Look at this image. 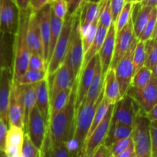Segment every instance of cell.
<instances>
[{
  "mask_svg": "<svg viewBox=\"0 0 157 157\" xmlns=\"http://www.w3.org/2000/svg\"><path fill=\"white\" fill-rule=\"evenodd\" d=\"M98 17H97V18L94 20L92 24L90 25L89 29H87L86 33L81 37V38H82V45H83V50H84V53L87 52L88 48L90 47L91 43L93 42L94 39L95 38V35H96L97 31H98Z\"/></svg>",
  "mask_w": 157,
  "mask_h": 157,
  "instance_id": "obj_41",
  "label": "cell"
},
{
  "mask_svg": "<svg viewBox=\"0 0 157 157\" xmlns=\"http://www.w3.org/2000/svg\"><path fill=\"white\" fill-rule=\"evenodd\" d=\"M28 69L47 71V64L45 60L42 56L38 54L32 53L29 58Z\"/></svg>",
  "mask_w": 157,
  "mask_h": 157,
  "instance_id": "obj_43",
  "label": "cell"
},
{
  "mask_svg": "<svg viewBox=\"0 0 157 157\" xmlns=\"http://www.w3.org/2000/svg\"><path fill=\"white\" fill-rule=\"evenodd\" d=\"M153 7L144 6L140 2L133 3L131 19L135 37L138 39L150 18Z\"/></svg>",
  "mask_w": 157,
  "mask_h": 157,
  "instance_id": "obj_22",
  "label": "cell"
},
{
  "mask_svg": "<svg viewBox=\"0 0 157 157\" xmlns=\"http://www.w3.org/2000/svg\"><path fill=\"white\" fill-rule=\"evenodd\" d=\"M9 67L6 64V45H5V34L0 32V71L3 67Z\"/></svg>",
  "mask_w": 157,
  "mask_h": 157,
  "instance_id": "obj_49",
  "label": "cell"
},
{
  "mask_svg": "<svg viewBox=\"0 0 157 157\" xmlns=\"http://www.w3.org/2000/svg\"><path fill=\"white\" fill-rule=\"evenodd\" d=\"M30 9L26 11H20L18 28L15 36L13 53V68L12 76L13 79H18L21 77L29 67V58L31 56L30 49L26 38V30Z\"/></svg>",
  "mask_w": 157,
  "mask_h": 157,
  "instance_id": "obj_3",
  "label": "cell"
},
{
  "mask_svg": "<svg viewBox=\"0 0 157 157\" xmlns=\"http://www.w3.org/2000/svg\"><path fill=\"white\" fill-rule=\"evenodd\" d=\"M0 157H9L6 153L5 150H0Z\"/></svg>",
  "mask_w": 157,
  "mask_h": 157,
  "instance_id": "obj_57",
  "label": "cell"
},
{
  "mask_svg": "<svg viewBox=\"0 0 157 157\" xmlns=\"http://www.w3.org/2000/svg\"><path fill=\"white\" fill-rule=\"evenodd\" d=\"M8 118L9 126L24 128V112H23L21 85L12 79L10 98L8 107Z\"/></svg>",
  "mask_w": 157,
  "mask_h": 157,
  "instance_id": "obj_14",
  "label": "cell"
},
{
  "mask_svg": "<svg viewBox=\"0 0 157 157\" xmlns=\"http://www.w3.org/2000/svg\"><path fill=\"white\" fill-rule=\"evenodd\" d=\"M132 137L136 157H151L150 121L140 110L138 111L135 117Z\"/></svg>",
  "mask_w": 157,
  "mask_h": 157,
  "instance_id": "obj_5",
  "label": "cell"
},
{
  "mask_svg": "<svg viewBox=\"0 0 157 157\" xmlns=\"http://www.w3.org/2000/svg\"><path fill=\"white\" fill-rule=\"evenodd\" d=\"M110 104L106 101L105 98H103L102 101L100 102V104H98V107H97L96 110H95L94 115L93 117V121H92L91 123V126H90V129H89L88 133H87V136L86 140L88 138V136H90V134L92 133V132L96 129V127L99 125L100 123L103 121V119L105 117L106 113H107V110L109 108V106ZM86 141V140H85Z\"/></svg>",
  "mask_w": 157,
  "mask_h": 157,
  "instance_id": "obj_38",
  "label": "cell"
},
{
  "mask_svg": "<svg viewBox=\"0 0 157 157\" xmlns=\"http://www.w3.org/2000/svg\"><path fill=\"white\" fill-rule=\"evenodd\" d=\"M156 78L157 76L153 75L150 82L142 88L130 86L126 94L136 102L144 113L150 111L157 105Z\"/></svg>",
  "mask_w": 157,
  "mask_h": 157,
  "instance_id": "obj_7",
  "label": "cell"
},
{
  "mask_svg": "<svg viewBox=\"0 0 157 157\" xmlns=\"http://www.w3.org/2000/svg\"><path fill=\"white\" fill-rule=\"evenodd\" d=\"M140 1H141V0H140Z\"/></svg>",
  "mask_w": 157,
  "mask_h": 157,
  "instance_id": "obj_64",
  "label": "cell"
},
{
  "mask_svg": "<svg viewBox=\"0 0 157 157\" xmlns=\"http://www.w3.org/2000/svg\"><path fill=\"white\" fill-rule=\"evenodd\" d=\"M146 62V48L145 42L138 40L135 46L134 52L133 57V75L145 65Z\"/></svg>",
  "mask_w": 157,
  "mask_h": 157,
  "instance_id": "obj_39",
  "label": "cell"
},
{
  "mask_svg": "<svg viewBox=\"0 0 157 157\" xmlns=\"http://www.w3.org/2000/svg\"><path fill=\"white\" fill-rule=\"evenodd\" d=\"M13 79L12 70L9 67H3L0 71V117L9 127L8 107L10 98L11 87Z\"/></svg>",
  "mask_w": 157,
  "mask_h": 157,
  "instance_id": "obj_16",
  "label": "cell"
},
{
  "mask_svg": "<svg viewBox=\"0 0 157 157\" xmlns=\"http://www.w3.org/2000/svg\"><path fill=\"white\" fill-rule=\"evenodd\" d=\"M21 155L22 157H41L40 150L33 145L26 133H25Z\"/></svg>",
  "mask_w": 157,
  "mask_h": 157,
  "instance_id": "obj_42",
  "label": "cell"
},
{
  "mask_svg": "<svg viewBox=\"0 0 157 157\" xmlns=\"http://www.w3.org/2000/svg\"><path fill=\"white\" fill-rule=\"evenodd\" d=\"M26 38L31 52L38 54L44 58V48L36 12H33L31 10L28 19Z\"/></svg>",
  "mask_w": 157,
  "mask_h": 157,
  "instance_id": "obj_17",
  "label": "cell"
},
{
  "mask_svg": "<svg viewBox=\"0 0 157 157\" xmlns=\"http://www.w3.org/2000/svg\"><path fill=\"white\" fill-rule=\"evenodd\" d=\"M116 29H115L114 23H112L109 27L107 35L104 39L101 50L98 53L100 63H101V70L103 75H105L110 67L112 58H113V52H114L115 38H116Z\"/></svg>",
  "mask_w": 157,
  "mask_h": 157,
  "instance_id": "obj_19",
  "label": "cell"
},
{
  "mask_svg": "<svg viewBox=\"0 0 157 157\" xmlns=\"http://www.w3.org/2000/svg\"><path fill=\"white\" fill-rule=\"evenodd\" d=\"M19 15L20 11L13 0H1L0 32L14 36L18 30Z\"/></svg>",
  "mask_w": 157,
  "mask_h": 157,
  "instance_id": "obj_12",
  "label": "cell"
},
{
  "mask_svg": "<svg viewBox=\"0 0 157 157\" xmlns=\"http://www.w3.org/2000/svg\"><path fill=\"white\" fill-rule=\"evenodd\" d=\"M80 9L75 14L74 16L73 26L69 41L68 50L67 55L68 56L70 63L71 64L74 71V75L76 79L79 75L82 67L83 58H84V50L82 45V38L80 32L79 15Z\"/></svg>",
  "mask_w": 157,
  "mask_h": 157,
  "instance_id": "obj_6",
  "label": "cell"
},
{
  "mask_svg": "<svg viewBox=\"0 0 157 157\" xmlns=\"http://www.w3.org/2000/svg\"><path fill=\"white\" fill-rule=\"evenodd\" d=\"M51 12H52L51 4L46 5L45 6L41 8L40 10L36 12L41 39H42L43 48H44V57L46 64H47L48 52L49 41H50Z\"/></svg>",
  "mask_w": 157,
  "mask_h": 157,
  "instance_id": "obj_21",
  "label": "cell"
},
{
  "mask_svg": "<svg viewBox=\"0 0 157 157\" xmlns=\"http://www.w3.org/2000/svg\"><path fill=\"white\" fill-rule=\"evenodd\" d=\"M110 8H111L113 22L116 21L117 15L121 12V9L125 4V0H110Z\"/></svg>",
  "mask_w": 157,
  "mask_h": 157,
  "instance_id": "obj_48",
  "label": "cell"
},
{
  "mask_svg": "<svg viewBox=\"0 0 157 157\" xmlns=\"http://www.w3.org/2000/svg\"><path fill=\"white\" fill-rule=\"evenodd\" d=\"M69 1H70V0H65V2H67H67H69Z\"/></svg>",
  "mask_w": 157,
  "mask_h": 157,
  "instance_id": "obj_61",
  "label": "cell"
},
{
  "mask_svg": "<svg viewBox=\"0 0 157 157\" xmlns=\"http://www.w3.org/2000/svg\"><path fill=\"white\" fill-rule=\"evenodd\" d=\"M140 110L134 101L124 95L113 105L111 123L133 127L136 113Z\"/></svg>",
  "mask_w": 157,
  "mask_h": 157,
  "instance_id": "obj_11",
  "label": "cell"
},
{
  "mask_svg": "<svg viewBox=\"0 0 157 157\" xmlns=\"http://www.w3.org/2000/svg\"><path fill=\"white\" fill-rule=\"evenodd\" d=\"M140 0H125V2H130V3H136L140 2Z\"/></svg>",
  "mask_w": 157,
  "mask_h": 157,
  "instance_id": "obj_58",
  "label": "cell"
},
{
  "mask_svg": "<svg viewBox=\"0 0 157 157\" xmlns=\"http://www.w3.org/2000/svg\"><path fill=\"white\" fill-rule=\"evenodd\" d=\"M104 75L102 73L99 56L98 55L92 81L83 101L90 104H94L96 102L104 88Z\"/></svg>",
  "mask_w": 157,
  "mask_h": 157,
  "instance_id": "obj_23",
  "label": "cell"
},
{
  "mask_svg": "<svg viewBox=\"0 0 157 157\" xmlns=\"http://www.w3.org/2000/svg\"><path fill=\"white\" fill-rule=\"evenodd\" d=\"M47 130L48 124L35 106L29 115L25 133L28 135L31 142L39 150L42 147Z\"/></svg>",
  "mask_w": 157,
  "mask_h": 157,
  "instance_id": "obj_13",
  "label": "cell"
},
{
  "mask_svg": "<svg viewBox=\"0 0 157 157\" xmlns=\"http://www.w3.org/2000/svg\"><path fill=\"white\" fill-rule=\"evenodd\" d=\"M138 39H136L127 52V53L120 59L114 67L115 76L119 86L121 97L123 98L127 94V90L130 87L132 78L133 76V57L135 46Z\"/></svg>",
  "mask_w": 157,
  "mask_h": 157,
  "instance_id": "obj_8",
  "label": "cell"
},
{
  "mask_svg": "<svg viewBox=\"0 0 157 157\" xmlns=\"http://www.w3.org/2000/svg\"><path fill=\"white\" fill-rule=\"evenodd\" d=\"M132 9H133V3L125 2L124 7L121 9V12L117 15L116 21H114L115 29L116 32H120L131 18Z\"/></svg>",
  "mask_w": 157,
  "mask_h": 157,
  "instance_id": "obj_40",
  "label": "cell"
},
{
  "mask_svg": "<svg viewBox=\"0 0 157 157\" xmlns=\"http://www.w3.org/2000/svg\"><path fill=\"white\" fill-rule=\"evenodd\" d=\"M156 19H157V8L153 7L150 13V18L144 30L138 38L139 41H146L150 38L156 35Z\"/></svg>",
  "mask_w": 157,
  "mask_h": 157,
  "instance_id": "obj_35",
  "label": "cell"
},
{
  "mask_svg": "<svg viewBox=\"0 0 157 157\" xmlns=\"http://www.w3.org/2000/svg\"><path fill=\"white\" fill-rule=\"evenodd\" d=\"M40 153L41 157H74L67 144L54 143L48 130Z\"/></svg>",
  "mask_w": 157,
  "mask_h": 157,
  "instance_id": "obj_25",
  "label": "cell"
},
{
  "mask_svg": "<svg viewBox=\"0 0 157 157\" xmlns=\"http://www.w3.org/2000/svg\"><path fill=\"white\" fill-rule=\"evenodd\" d=\"M97 57H98V55L94 57V58H92L89 61V62L81 68L79 75L77 78H78V87H77L75 109L78 108L80 104L84 101L87 90L90 87L92 78H93L94 72Z\"/></svg>",
  "mask_w": 157,
  "mask_h": 157,
  "instance_id": "obj_18",
  "label": "cell"
},
{
  "mask_svg": "<svg viewBox=\"0 0 157 157\" xmlns=\"http://www.w3.org/2000/svg\"><path fill=\"white\" fill-rule=\"evenodd\" d=\"M113 109V105L110 104L103 121L86 140L81 154L78 157H90L101 144H104L111 123Z\"/></svg>",
  "mask_w": 157,
  "mask_h": 157,
  "instance_id": "obj_10",
  "label": "cell"
},
{
  "mask_svg": "<svg viewBox=\"0 0 157 157\" xmlns=\"http://www.w3.org/2000/svg\"><path fill=\"white\" fill-rule=\"evenodd\" d=\"M51 7L55 16L64 21L67 12V4L65 0H53Z\"/></svg>",
  "mask_w": 157,
  "mask_h": 157,
  "instance_id": "obj_44",
  "label": "cell"
},
{
  "mask_svg": "<svg viewBox=\"0 0 157 157\" xmlns=\"http://www.w3.org/2000/svg\"><path fill=\"white\" fill-rule=\"evenodd\" d=\"M90 2H97V3H99L100 2H101L102 0H89Z\"/></svg>",
  "mask_w": 157,
  "mask_h": 157,
  "instance_id": "obj_59",
  "label": "cell"
},
{
  "mask_svg": "<svg viewBox=\"0 0 157 157\" xmlns=\"http://www.w3.org/2000/svg\"><path fill=\"white\" fill-rule=\"evenodd\" d=\"M51 77H52L53 79H47L49 84L50 101L60 91L71 87L75 81L73 69L67 55H66L62 64Z\"/></svg>",
  "mask_w": 157,
  "mask_h": 157,
  "instance_id": "obj_9",
  "label": "cell"
},
{
  "mask_svg": "<svg viewBox=\"0 0 157 157\" xmlns=\"http://www.w3.org/2000/svg\"><path fill=\"white\" fill-rule=\"evenodd\" d=\"M111 156L108 147H106L104 144H101L90 157H110Z\"/></svg>",
  "mask_w": 157,
  "mask_h": 157,
  "instance_id": "obj_52",
  "label": "cell"
},
{
  "mask_svg": "<svg viewBox=\"0 0 157 157\" xmlns=\"http://www.w3.org/2000/svg\"><path fill=\"white\" fill-rule=\"evenodd\" d=\"M0 5H1V0H0Z\"/></svg>",
  "mask_w": 157,
  "mask_h": 157,
  "instance_id": "obj_63",
  "label": "cell"
},
{
  "mask_svg": "<svg viewBox=\"0 0 157 157\" xmlns=\"http://www.w3.org/2000/svg\"><path fill=\"white\" fill-rule=\"evenodd\" d=\"M110 157H114V156H110Z\"/></svg>",
  "mask_w": 157,
  "mask_h": 157,
  "instance_id": "obj_62",
  "label": "cell"
},
{
  "mask_svg": "<svg viewBox=\"0 0 157 157\" xmlns=\"http://www.w3.org/2000/svg\"><path fill=\"white\" fill-rule=\"evenodd\" d=\"M8 129L9 127L3 121L0 117V150H5L6 142V136H7Z\"/></svg>",
  "mask_w": 157,
  "mask_h": 157,
  "instance_id": "obj_50",
  "label": "cell"
},
{
  "mask_svg": "<svg viewBox=\"0 0 157 157\" xmlns=\"http://www.w3.org/2000/svg\"><path fill=\"white\" fill-rule=\"evenodd\" d=\"M136 39L137 38L135 37L133 32V22L130 18L129 22L120 32L116 33L114 52H113L110 67L114 68L117 63L127 53V51L130 48Z\"/></svg>",
  "mask_w": 157,
  "mask_h": 157,
  "instance_id": "obj_15",
  "label": "cell"
},
{
  "mask_svg": "<svg viewBox=\"0 0 157 157\" xmlns=\"http://www.w3.org/2000/svg\"><path fill=\"white\" fill-rule=\"evenodd\" d=\"M25 131L22 128L10 125L8 129L5 152L9 157H22Z\"/></svg>",
  "mask_w": 157,
  "mask_h": 157,
  "instance_id": "obj_20",
  "label": "cell"
},
{
  "mask_svg": "<svg viewBox=\"0 0 157 157\" xmlns=\"http://www.w3.org/2000/svg\"><path fill=\"white\" fill-rule=\"evenodd\" d=\"M140 2L144 6H150V7H156L157 0H141Z\"/></svg>",
  "mask_w": 157,
  "mask_h": 157,
  "instance_id": "obj_56",
  "label": "cell"
},
{
  "mask_svg": "<svg viewBox=\"0 0 157 157\" xmlns=\"http://www.w3.org/2000/svg\"><path fill=\"white\" fill-rule=\"evenodd\" d=\"M89 0H70L67 4V12L66 16H73L81 6Z\"/></svg>",
  "mask_w": 157,
  "mask_h": 157,
  "instance_id": "obj_47",
  "label": "cell"
},
{
  "mask_svg": "<svg viewBox=\"0 0 157 157\" xmlns=\"http://www.w3.org/2000/svg\"><path fill=\"white\" fill-rule=\"evenodd\" d=\"M36 90L37 83L21 85V98H22L23 112H24V120H23L24 131L27 126L29 115L36 104Z\"/></svg>",
  "mask_w": 157,
  "mask_h": 157,
  "instance_id": "obj_28",
  "label": "cell"
},
{
  "mask_svg": "<svg viewBox=\"0 0 157 157\" xmlns=\"http://www.w3.org/2000/svg\"><path fill=\"white\" fill-rule=\"evenodd\" d=\"M98 23L101 26L107 29L113 23V17H112L110 0H102L101 2H100Z\"/></svg>",
  "mask_w": 157,
  "mask_h": 157,
  "instance_id": "obj_36",
  "label": "cell"
},
{
  "mask_svg": "<svg viewBox=\"0 0 157 157\" xmlns=\"http://www.w3.org/2000/svg\"><path fill=\"white\" fill-rule=\"evenodd\" d=\"M74 16H66L64 20L61 32L59 35L53 53L47 65V78L52 76L64 62L68 50L69 41L73 26Z\"/></svg>",
  "mask_w": 157,
  "mask_h": 157,
  "instance_id": "obj_4",
  "label": "cell"
},
{
  "mask_svg": "<svg viewBox=\"0 0 157 157\" xmlns=\"http://www.w3.org/2000/svg\"><path fill=\"white\" fill-rule=\"evenodd\" d=\"M53 0H31L30 1V10L33 12H38V10L52 3Z\"/></svg>",
  "mask_w": 157,
  "mask_h": 157,
  "instance_id": "obj_51",
  "label": "cell"
},
{
  "mask_svg": "<svg viewBox=\"0 0 157 157\" xmlns=\"http://www.w3.org/2000/svg\"><path fill=\"white\" fill-rule=\"evenodd\" d=\"M145 42L146 62L145 66L153 70L157 67V41L156 35L150 38Z\"/></svg>",
  "mask_w": 157,
  "mask_h": 157,
  "instance_id": "obj_33",
  "label": "cell"
},
{
  "mask_svg": "<svg viewBox=\"0 0 157 157\" xmlns=\"http://www.w3.org/2000/svg\"><path fill=\"white\" fill-rule=\"evenodd\" d=\"M104 98V88L94 104L82 101L75 110V131L71 140L67 144L74 157H78L81 153L89 129L91 126L94 115L98 104Z\"/></svg>",
  "mask_w": 157,
  "mask_h": 157,
  "instance_id": "obj_2",
  "label": "cell"
},
{
  "mask_svg": "<svg viewBox=\"0 0 157 157\" xmlns=\"http://www.w3.org/2000/svg\"><path fill=\"white\" fill-rule=\"evenodd\" d=\"M104 98L110 104L114 105L121 98L114 69L110 67L104 75Z\"/></svg>",
  "mask_w": 157,
  "mask_h": 157,
  "instance_id": "obj_27",
  "label": "cell"
},
{
  "mask_svg": "<svg viewBox=\"0 0 157 157\" xmlns=\"http://www.w3.org/2000/svg\"><path fill=\"white\" fill-rule=\"evenodd\" d=\"M64 21L55 15L53 12H51V32H50V41H49L48 46V58H47V65L52 57V53H53L54 48L56 44L57 41H58L59 35L61 32Z\"/></svg>",
  "mask_w": 157,
  "mask_h": 157,
  "instance_id": "obj_31",
  "label": "cell"
},
{
  "mask_svg": "<svg viewBox=\"0 0 157 157\" xmlns=\"http://www.w3.org/2000/svg\"><path fill=\"white\" fill-rule=\"evenodd\" d=\"M133 142V137H132L131 135V136H129V137L121 140H118L117 141V142L113 143V144H111V145L108 147L110 154L113 156H117V155L119 154L120 153H121L123 150H125L127 147H128Z\"/></svg>",
  "mask_w": 157,
  "mask_h": 157,
  "instance_id": "obj_45",
  "label": "cell"
},
{
  "mask_svg": "<svg viewBox=\"0 0 157 157\" xmlns=\"http://www.w3.org/2000/svg\"><path fill=\"white\" fill-rule=\"evenodd\" d=\"M132 133H133V127L110 123L104 144L107 147H109L113 143L130 136Z\"/></svg>",
  "mask_w": 157,
  "mask_h": 157,
  "instance_id": "obj_29",
  "label": "cell"
},
{
  "mask_svg": "<svg viewBox=\"0 0 157 157\" xmlns=\"http://www.w3.org/2000/svg\"><path fill=\"white\" fill-rule=\"evenodd\" d=\"M150 152L151 157H157V125L156 121L150 122Z\"/></svg>",
  "mask_w": 157,
  "mask_h": 157,
  "instance_id": "obj_46",
  "label": "cell"
},
{
  "mask_svg": "<svg viewBox=\"0 0 157 157\" xmlns=\"http://www.w3.org/2000/svg\"><path fill=\"white\" fill-rule=\"evenodd\" d=\"M100 2H92L87 1L83 5L80 9L79 27L81 37L86 33L94 20L98 17Z\"/></svg>",
  "mask_w": 157,
  "mask_h": 157,
  "instance_id": "obj_26",
  "label": "cell"
},
{
  "mask_svg": "<svg viewBox=\"0 0 157 157\" xmlns=\"http://www.w3.org/2000/svg\"><path fill=\"white\" fill-rule=\"evenodd\" d=\"M78 78L74 82L70 97L61 111L49 121L48 130L51 139L55 144H68L75 131V103H76Z\"/></svg>",
  "mask_w": 157,
  "mask_h": 157,
  "instance_id": "obj_1",
  "label": "cell"
},
{
  "mask_svg": "<svg viewBox=\"0 0 157 157\" xmlns=\"http://www.w3.org/2000/svg\"><path fill=\"white\" fill-rule=\"evenodd\" d=\"M157 105L155 106L153 109H152L150 111L147 112V113H144V115L146 116V117L150 121V122H152V121H156L157 120Z\"/></svg>",
  "mask_w": 157,
  "mask_h": 157,
  "instance_id": "obj_55",
  "label": "cell"
},
{
  "mask_svg": "<svg viewBox=\"0 0 157 157\" xmlns=\"http://www.w3.org/2000/svg\"><path fill=\"white\" fill-rule=\"evenodd\" d=\"M31 0H13L19 11H26L30 9Z\"/></svg>",
  "mask_w": 157,
  "mask_h": 157,
  "instance_id": "obj_53",
  "label": "cell"
},
{
  "mask_svg": "<svg viewBox=\"0 0 157 157\" xmlns=\"http://www.w3.org/2000/svg\"><path fill=\"white\" fill-rule=\"evenodd\" d=\"M71 87L65 89L59 93L50 101V109H49V121L55 116L59 111H61L63 107L66 105L71 92Z\"/></svg>",
  "mask_w": 157,
  "mask_h": 157,
  "instance_id": "obj_32",
  "label": "cell"
},
{
  "mask_svg": "<svg viewBox=\"0 0 157 157\" xmlns=\"http://www.w3.org/2000/svg\"><path fill=\"white\" fill-rule=\"evenodd\" d=\"M46 78H47V71L28 69L18 79L14 80L21 85H26V84H36Z\"/></svg>",
  "mask_w": 157,
  "mask_h": 157,
  "instance_id": "obj_34",
  "label": "cell"
},
{
  "mask_svg": "<svg viewBox=\"0 0 157 157\" xmlns=\"http://www.w3.org/2000/svg\"><path fill=\"white\" fill-rule=\"evenodd\" d=\"M107 31H108V29L101 26V25H99V23H98V31H97L94 39L93 42L91 43L90 47L88 48L87 52H86L84 55V58H83V63L81 68H82L83 67H84L92 58H94V57L96 56L97 55H98L101 47H102V44L103 43H104V39H105L106 38Z\"/></svg>",
  "mask_w": 157,
  "mask_h": 157,
  "instance_id": "obj_30",
  "label": "cell"
},
{
  "mask_svg": "<svg viewBox=\"0 0 157 157\" xmlns=\"http://www.w3.org/2000/svg\"><path fill=\"white\" fill-rule=\"evenodd\" d=\"M152 76H153V73H152L151 70L146 67L145 65L143 66L133 75L130 86L136 87V88L144 87L150 82Z\"/></svg>",
  "mask_w": 157,
  "mask_h": 157,
  "instance_id": "obj_37",
  "label": "cell"
},
{
  "mask_svg": "<svg viewBox=\"0 0 157 157\" xmlns=\"http://www.w3.org/2000/svg\"><path fill=\"white\" fill-rule=\"evenodd\" d=\"M133 154H134V144L133 142L128 147H127L125 150L114 157H130Z\"/></svg>",
  "mask_w": 157,
  "mask_h": 157,
  "instance_id": "obj_54",
  "label": "cell"
},
{
  "mask_svg": "<svg viewBox=\"0 0 157 157\" xmlns=\"http://www.w3.org/2000/svg\"><path fill=\"white\" fill-rule=\"evenodd\" d=\"M130 157H136V156H135V153H134V154H133V155H132V156H130Z\"/></svg>",
  "mask_w": 157,
  "mask_h": 157,
  "instance_id": "obj_60",
  "label": "cell"
},
{
  "mask_svg": "<svg viewBox=\"0 0 157 157\" xmlns=\"http://www.w3.org/2000/svg\"><path fill=\"white\" fill-rule=\"evenodd\" d=\"M35 106L48 125L49 109H50V97H49V84L47 78L37 83L36 104Z\"/></svg>",
  "mask_w": 157,
  "mask_h": 157,
  "instance_id": "obj_24",
  "label": "cell"
}]
</instances>
